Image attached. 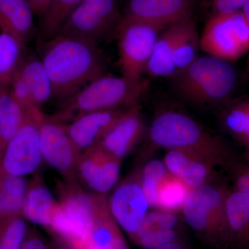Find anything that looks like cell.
<instances>
[{
	"mask_svg": "<svg viewBox=\"0 0 249 249\" xmlns=\"http://www.w3.org/2000/svg\"><path fill=\"white\" fill-rule=\"evenodd\" d=\"M192 191L181 179L169 173L159 188L156 209L177 213L182 211Z\"/></svg>",
	"mask_w": 249,
	"mask_h": 249,
	"instance_id": "83f0119b",
	"label": "cell"
},
{
	"mask_svg": "<svg viewBox=\"0 0 249 249\" xmlns=\"http://www.w3.org/2000/svg\"><path fill=\"white\" fill-rule=\"evenodd\" d=\"M242 10V12L243 13L244 16L249 24V0H246L245 4Z\"/></svg>",
	"mask_w": 249,
	"mask_h": 249,
	"instance_id": "f35d334b",
	"label": "cell"
},
{
	"mask_svg": "<svg viewBox=\"0 0 249 249\" xmlns=\"http://www.w3.org/2000/svg\"><path fill=\"white\" fill-rule=\"evenodd\" d=\"M21 249H48L44 241L38 235H31L24 240Z\"/></svg>",
	"mask_w": 249,
	"mask_h": 249,
	"instance_id": "8d00e7d4",
	"label": "cell"
},
{
	"mask_svg": "<svg viewBox=\"0 0 249 249\" xmlns=\"http://www.w3.org/2000/svg\"><path fill=\"white\" fill-rule=\"evenodd\" d=\"M31 6L36 16L42 19L48 11L53 0H25Z\"/></svg>",
	"mask_w": 249,
	"mask_h": 249,
	"instance_id": "d590c367",
	"label": "cell"
},
{
	"mask_svg": "<svg viewBox=\"0 0 249 249\" xmlns=\"http://www.w3.org/2000/svg\"><path fill=\"white\" fill-rule=\"evenodd\" d=\"M172 77L175 89L183 99L203 106L228 99L233 92L237 80L230 62L209 55L198 57Z\"/></svg>",
	"mask_w": 249,
	"mask_h": 249,
	"instance_id": "277c9868",
	"label": "cell"
},
{
	"mask_svg": "<svg viewBox=\"0 0 249 249\" xmlns=\"http://www.w3.org/2000/svg\"><path fill=\"white\" fill-rule=\"evenodd\" d=\"M160 30L150 24L123 18L116 36L123 76L132 80H142Z\"/></svg>",
	"mask_w": 249,
	"mask_h": 249,
	"instance_id": "ba28073f",
	"label": "cell"
},
{
	"mask_svg": "<svg viewBox=\"0 0 249 249\" xmlns=\"http://www.w3.org/2000/svg\"><path fill=\"white\" fill-rule=\"evenodd\" d=\"M34 14L25 0H0V29L24 45L36 34Z\"/></svg>",
	"mask_w": 249,
	"mask_h": 249,
	"instance_id": "ffe728a7",
	"label": "cell"
},
{
	"mask_svg": "<svg viewBox=\"0 0 249 249\" xmlns=\"http://www.w3.org/2000/svg\"><path fill=\"white\" fill-rule=\"evenodd\" d=\"M121 163L98 143L82 153L77 174L95 193L106 195L119 181Z\"/></svg>",
	"mask_w": 249,
	"mask_h": 249,
	"instance_id": "4fadbf2b",
	"label": "cell"
},
{
	"mask_svg": "<svg viewBox=\"0 0 249 249\" xmlns=\"http://www.w3.org/2000/svg\"><path fill=\"white\" fill-rule=\"evenodd\" d=\"M181 238L177 213L157 209L147 213L137 232L130 237L135 245L155 249Z\"/></svg>",
	"mask_w": 249,
	"mask_h": 249,
	"instance_id": "ac0fdd59",
	"label": "cell"
},
{
	"mask_svg": "<svg viewBox=\"0 0 249 249\" xmlns=\"http://www.w3.org/2000/svg\"><path fill=\"white\" fill-rule=\"evenodd\" d=\"M27 112L15 99L9 88L0 89V146L4 149L22 127Z\"/></svg>",
	"mask_w": 249,
	"mask_h": 249,
	"instance_id": "d4e9b609",
	"label": "cell"
},
{
	"mask_svg": "<svg viewBox=\"0 0 249 249\" xmlns=\"http://www.w3.org/2000/svg\"><path fill=\"white\" fill-rule=\"evenodd\" d=\"M27 226L22 218L13 219L0 237V249H21L25 240Z\"/></svg>",
	"mask_w": 249,
	"mask_h": 249,
	"instance_id": "d6a6232c",
	"label": "cell"
},
{
	"mask_svg": "<svg viewBox=\"0 0 249 249\" xmlns=\"http://www.w3.org/2000/svg\"><path fill=\"white\" fill-rule=\"evenodd\" d=\"M40 140L43 160L67 179L73 181L82 153L63 125L45 116L40 124Z\"/></svg>",
	"mask_w": 249,
	"mask_h": 249,
	"instance_id": "7c38bea8",
	"label": "cell"
},
{
	"mask_svg": "<svg viewBox=\"0 0 249 249\" xmlns=\"http://www.w3.org/2000/svg\"><path fill=\"white\" fill-rule=\"evenodd\" d=\"M229 247L238 249L249 247V196L229 190L227 198Z\"/></svg>",
	"mask_w": 249,
	"mask_h": 249,
	"instance_id": "44dd1931",
	"label": "cell"
},
{
	"mask_svg": "<svg viewBox=\"0 0 249 249\" xmlns=\"http://www.w3.org/2000/svg\"><path fill=\"white\" fill-rule=\"evenodd\" d=\"M50 249H70L68 247H67L66 245H64L63 243H62L60 242V243L55 244V245H53L51 247Z\"/></svg>",
	"mask_w": 249,
	"mask_h": 249,
	"instance_id": "ab89813d",
	"label": "cell"
},
{
	"mask_svg": "<svg viewBox=\"0 0 249 249\" xmlns=\"http://www.w3.org/2000/svg\"><path fill=\"white\" fill-rule=\"evenodd\" d=\"M229 189L211 183L193 189L182 209L184 222L206 245L219 249L229 247L227 198Z\"/></svg>",
	"mask_w": 249,
	"mask_h": 249,
	"instance_id": "5b68a950",
	"label": "cell"
},
{
	"mask_svg": "<svg viewBox=\"0 0 249 249\" xmlns=\"http://www.w3.org/2000/svg\"><path fill=\"white\" fill-rule=\"evenodd\" d=\"M120 229L111 215L106 197L98 209L84 249H129Z\"/></svg>",
	"mask_w": 249,
	"mask_h": 249,
	"instance_id": "7402d4cb",
	"label": "cell"
},
{
	"mask_svg": "<svg viewBox=\"0 0 249 249\" xmlns=\"http://www.w3.org/2000/svg\"><path fill=\"white\" fill-rule=\"evenodd\" d=\"M57 201L50 190L40 178L28 188L22 213L28 220L49 229L52 213Z\"/></svg>",
	"mask_w": 249,
	"mask_h": 249,
	"instance_id": "603a6c76",
	"label": "cell"
},
{
	"mask_svg": "<svg viewBox=\"0 0 249 249\" xmlns=\"http://www.w3.org/2000/svg\"><path fill=\"white\" fill-rule=\"evenodd\" d=\"M83 1L53 0L42 19L38 34L39 45L56 36L67 18Z\"/></svg>",
	"mask_w": 249,
	"mask_h": 249,
	"instance_id": "f1b7e54d",
	"label": "cell"
},
{
	"mask_svg": "<svg viewBox=\"0 0 249 249\" xmlns=\"http://www.w3.org/2000/svg\"><path fill=\"white\" fill-rule=\"evenodd\" d=\"M247 146H248V147H249V145H247Z\"/></svg>",
	"mask_w": 249,
	"mask_h": 249,
	"instance_id": "b9f144b4",
	"label": "cell"
},
{
	"mask_svg": "<svg viewBox=\"0 0 249 249\" xmlns=\"http://www.w3.org/2000/svg\"><path fill=\"white\" fill-rule=\"evenodd\" d=\"M40 59L52 82L53 96L65 101L106 74L107 62L99 45L57 36L40 44Z\"/></svg>",
	"mask_w": 249,
	"mask_h": 249,
	"instance_id": "6da1fadb",
	"label": "cell"
},
{
	"mask_svg": "<svg viewBox=\"0 0 249 249\" xmlns=\"http://www.w3.org/2000/svg\"><path fill=\"white\" fill-rule=\"evenodd\" d=\"M234 179L235 191L242 192L249 196V169L248 165L237 162L231 170Z\"/></svg>",
	"mask_w": 249,
	"mask_h": 249,
	"instance_id": "836d02e7",
	"label": "cell"
},
{
	"mask_svg": "<svg viewBox=\"0 0 249 249\" xmlns=\"http://www.w3.org/2000/svg\"><path fill=\"white\" fill-rule=\"evenodd\" d=\"M139 104L127 108L98 143L108 153L122 160L130 153L144 132Z\"/></svg>",
	"mask_w": 249,
	"mask_h": 249,
	"instance_id": "9a60e30c",
	"label": "cell"
},
{
	"mask_svg": "<svg viewBox=\"0 0 249 249\" xmlns=\"http://www.w3.org/2000/svg\"><path fill=\"white\" fill-rule=\"evenodd\" d=\"M163 160H154L147 162L141 170L142 191L150 207L157 206V192L160 183L169 174Z\"/></svg>",
	"mask_w": 249,
	"mask_h": 249,
	"instance_id": "4dcf8cb0",
	"label": "cell"
},
{
	"mask_svg": "<svg viewBox=\"0 0 249 249\" xmlns=\"http://www.w3.org/2000/svg\"><path fill=\"white\" fill-rule=\"evenodd\" d=\"M189 0H128L124 19L161 29L189 18Z\"/></svg>",
	"mask_w": 249,
	"mask_h": 249,
	"instance_id": "5bb4252c",
	"label": "cell"
},
{
	"mask_svg": "<svg viewBox=\"0 0 249 249\" xmlns=\"http://www.w3.org/2000/svg\"><path fill=\"white\" fill-rule=\"evenodd\" d=\"M200 37L190 18L181 20L173 49V61L178 71L186 68L198 58Z\"/></svg>",
	"mask_w": 249,
	"mask_h": 249,
	"instance_id": "484cf974",
	"label": "cell"
},
{
	"mask_svg": "<svg viewBox=\"0 0 249 249\" xmlns=\"http://www.w3.org/2000/svg\"><path fill=\"white\" fill-rule=\"evenodd\" d=\"M249 143V128L247 132V136H246L245 145H248Z\"/></svg>",
	"mask_w": 249,
	"mask_h": 249,
	"instance_id": "60d3db41",
	"label": "cell"
},
{
	"mask_svg": "<svg viewBox=\"0 0 249 249\" xmlns=\"http://www.w3.org/2000/svg\"><path fill=\"white\" fill-rule=\"evenodd\" d=\"M163 161L170 174L193 190L213 183L216 178L215 166L196 152L178 149L166 150Z\"/></svg>",
	"mask_w": 249,
	"mask_h": 249,
	"instance_id": "e0dca14e",
	"label": "cell"
},
{
	"mask_svg": "<svg viewBox=\"0 0 249 249\" xmlns=\"http://www.w3.org/2000/svg\"><path fill=\"white\" fill-rule=\"evenodd\" d=\"M201 50L207 55L227 61L238 60L245 52L236 40L229 16H214L205 27L200 38Z\"/></svg>",
	"mask_w": 249,
	"mask_h": 249,
	"instance_id": "d6986e66",
	"label": "cell"
},
{
	"mask_svg": "<svg viewBox=\"0 0 249 249\" xmlns=\"http://www.w3.org/2000/svg\"><path fill=\"white\" fill-rule=\"evenodd\" d=\"M147 88V82L142 79L105 74L63 101L60 109L48 118L65 124L93 111L126 109L139 104Z\"/></svg>",
	"mask_w": 249,
	"mask_h": 249,
	"instance_id": "3957f363",
	"label": "cell"
},
{
	"mask_svg": "<svg viewBox=\"0 0 249 249\" xmlns=\"http://www.w3.org/2000/svg\"><path fill=\"white\" fill-rule=\"evenodd\" d=\"M246 0H213L214 16H229L242 9Z\"/></svg>",
	"mask_w": 249,
	"mask_h": 249,
	"instance_id": "e575fe53",
	"label": "cell"
},
{
	"mask_svg": "<svg viewBox=\"0 0 249 249\" xmlns=\"http://www.w3.org/2000/svg\"><path fill=\"white\" fill-rule=\"evenodd\" d=\"M10 92L26 111L41 109L53 96L52 82L40 58L26 55L11 81Z\"/></svg>",
	"mask_w": 249,
	"mask_h": 249,
	"instance_id": "30bf717a",
	"label": "cell"
},
{
	"mask_svg": "<svg viewBox=\"0 0 249 249\" xmlns=\"http://www.w3.org/2000/svg\"><path fill=\"white\" fill-rule=\"evenodd\" d=\"M180 22L168 27L157 38L145 71L150 76L172 77L178 71L173 61V49Z\"/></svg>",
	"mask_w": 249,
	"mask_h": 249,
	"instance_id": "cb8c5ba5",
	"label": "cell"
},
{
	"mask_svg": "<svg viewBox=\"0 0 249 249\" xmlns=\"http://www.w3.org/2000/svg\"><path fill=\"white\" fill-rule=\"evenodd\" d=\"M123 18L118 0H83L67 18L57 36L100 45L117 36Z\"/></svg>",
	"mask_w": 249,
	"mask_h": 249,
	"instance_id": "52a82bcc",
	"label": "cell"
},
{
	"mask_svg": "<svg viewBox=\"0 0 249 249\" xmlns=\"http://www.w3.org/2000/svg\"><path fill=\"white\" fill-rule=\"evenodd\" d=\"M107 204L118 225L130 238L139 230L150 207L142 191L141 170L116 187Z\"/></svg>",
	"mask_w": 249,
	"mask_h": 249,
	"instance_id": "8fae6325",
	"label": "cell"
},
{
	"mask_svg": "<svg viewBox=\"0 0 249 249\" xmlns=\"http://www.w3.org/2000/svg\"><path fill=\"white\" fill-rule=\"evenodd\" d=\"M22 127L4 149L2 167L6 176L24 177L35 173L43 160L40 127L44 115L41 109L26 111Z\"/></svg>",
	"mask_w": 249,
	"mask_h": 249,
	"instance_id": "9c48e42d",
	"label": "cell"
},
{
	"mask_svg": "<svg viewBox=\"0 0 249 249\" xmlns=\"http://www.w3.org/2000/svg\"><path fill=\"white\" fill-rule=\"evenodd\" d=\"M106 197V195L88 194L71 185L54 208L49 230L70 249H84Z\"/></svg>",
	"mask_w": 249,
	"mask_h": 249,
	"instance_id": "8992f818",
	"label": "cell"
},
{
	"mask_svg": "<svg viewBox=\"0 0 249 249\" xmlns=\"http://www.w3.org/2000/svg\"><path fill=\"white\" fill-rule=\"evenodd\" d=\"M223 121L228 132L245 144L249 128V100L235 103L228 108Z\"/></svg>",
	"mask_w": 249,
	"mask_h": 249,
	"instance_id": "1f68e13d",
	"label": "cell"
},
{
	"mask_svg": "<svg viewBox=\"0 0 249 249\" xmlns=\"http://www.w3.org/2000/svg\"><path fill=\"white\" fill-rule=\"evenodd\" d=\"M28 188L24 177L3 178L0 182V215H13L22 211Z\"/></svg>",
	"mask_w": 249,
	"mask_h": 249,
	"instance_id": "f546056e",
	"label": "cell"
},
{
	"mask_svg": "<svg viewBox=\"0 0 249 249\" xmlns=\"http://www.w3.org/2000/svg\"><path fill=\"white\" fill-rule=\"evenodd\" d=\"M25 45L6 33L0 34V89L9 88L24 57Z\"/></svg>",
	"mask_w": 249,
	"mask_h": 249,
	"instance_id": "4316f807",
	"label": "cell"
},
{
	"mask_svg": "<svg viewBox=\"0 0 249 249\" xmlns=\"http://www.w3.org/2000/svg\"><path fill=\"white\" fill-rule=\"evenodd\" d=\"M155 249H191L186 242L182 239L180 238L178 240L173 241L170 243L167 244L164 246L159 247Z\"/></svg>",
	"mask_w": 249,
	"mask_h": 249,
	"instance_id": "74e56055",
	"label": "cell"
},
{
	"mask_svg": "<svg viewBox=\"0 0 249 249\" xmlns=\"http://www.w3.org/2000/svg\"><path fill=\"white\" fill-rule=\"evenodd\" d=\"M149 136L155 146L196 152L214 166L222 167L229 172L238 162L222 138L211 133L191 116L181 111L159 113L152 121Z\"/></svg>",
	"mask_w": 249,
	"mask_h": 249,
	"instance_id": "7a4b0ae2",
	"label": "cell"
},
{
	"mask_svg": "<svg viewBox=\"0 0 249 249\" xmlns=\"http://www.w3.org/2000/svg\"><path fill=\"white\" fill-rule=\"evenodd\" d=\"M127 109L93 111L62 125L83 153L98 144Z\"/></svg>",
	"mask_w": 249,
	"mask_h": 249,
	"instance_id": "2e32d148",
	"label": "cell"
}]
</instances>
